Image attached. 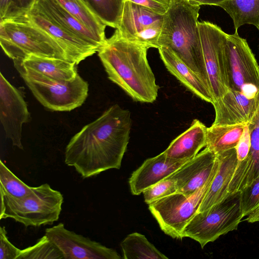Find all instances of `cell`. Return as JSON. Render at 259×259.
Wrapping results in <instances>:
<instances>
[{"mask_svg":"<svg viewBox=\"0 0 259 259\" xmlns=\"http://www.w3.org/2000/svg\"><path fill=\"white\" fill-rule=\"evenodd\" d=\"M131 126L130 111L112 105L71 138L65 148V163L83 178L119 169Z\"/></svg>","mask_w":259,"mask_h":259,"instance_id":"6da1fadb","label":"cell"},{"mask_svg":"<svg viewBox=\"0 0 259 259\" xmlns=\"http://www.w3.org/2000/svg\"><path fill=\"white\" fill-rule=\"evenodd\" d=\"M148 50L125 39L116 29L97 52L109 80L134 101L150 103L156 100L159 87L147 59Z\"/></svg>","mask_w":259,"mask_h":259,"instance_id":"7a4b0ae2","label":"cell"},{"mask_svg":"<svg viewBox=\"0 0 259 259\" xmlns=\"http://www.w3.org/2000/svg\"><path fill=\"white\" fill-rule=\"evenodd\" d=\"M200 9L188 0H171L158 45L172 50L209 88L198 26Z\"/></svg>","mask_w":259,"mask_h":259,"instance_id":"3957f363","label":"cell"},{"mask_svg":"<svg viewBox=\"0 0 259 259\" xmlns=\"http://www.w3.org/2000/svg\"><path fill=\"white\" fill-rule=\"evenodd\" d=\"M0 43L13 60L34 55L69 61L59 44L27 17L0 22Z\"/></svg>","mask_w":259,"mask_h":259,"instance_id":"277c9868","label":"cell"},{"mask_svg":"<svg viewBox=\"0 0 259 259\" xmlns=\"http://www.w3.org/2000/svg\"><path fill=\"white\" fill-rule=\"evenodd\" d=\"M1 192L0 219L11 218L25 227L52 225L62 210L63 196L47 183L33 187L27 196L18 198Z\"/></svg>","mask_w":259,"mask_h":259,"instance_id":"5b68a950","label":"cell"},{"mask_svg":"<svg viewBox=\"0 0 259 259\" xmlns=\"http://www.w3.org/2000/svg\"><path fill=\"white\" fill-rule=\"evenodd\" d=\"M14 65L37 100L54 111H70L81 106L89 92V83L79 74L71 80L50 78L26 69L18 60Z\"/></svg>","mask_w":259,"mask_h":259,"instance_id":"8992f818","label":"cell"},{"mask_svg":"<svg viewBox=\"0 0 259 259\" xmlns=\"http://www.w3.org/2000/svg\"><path fill=\"white\" fill-rule=\"evenodd\" d=\"M244 218L241 204V191L228 195L207 210L198 212L182 232V237L198 242L202 248L221 236L237 230Z\"/></svg>","mask_w":259,"mask_h":259,"instance_id":"52a82bcc","label":"cell"},{"mask_svg":"<svg viewBox=\"0 0 259 259\" xmlns=\"http://www.w3.org/2000/svg\"><path fill=\"white\" fill-rule=\"evenodd\" d=\"M229 91L259 100V65L246 39L235 30L225 46Z\"/></svg>","mask_w":259,"mask_h":259,"instance_id":"ba28073f","label":"cell"},{"mask_svg":"<svg viewBox=\"0 0 259 259\" xmlns=\"http://www.w3.org/2000/svg\"><path fill=\"white\" fill-rule=\"evenodd\" d=\"M217 171L203 187L190 195L176 192L148 204L149 210L165 234L182 239L183 231L198 212Z\"/></svg>","mask_w":259,"mask_h":259,"instance_id":"9c48e42d","label":"cell"},{"mask_svg":"<svg viewBox=\"0 0 259 259\" xmlns=\"http://www.w3.org/2000/svg\"><path fill=\"white\" fill-rule=\"evenodd\" d=\"M198 26L213 103L229 91L225 51L227 33L219 26L209 21L198 22Z\"/></svg>","mask_w":259,"mask_h":259,"instance_id":"30bf717a","label":"cell"},{"mask_svg":"<svg viewBox=\"0 0 259 259\" xmlns=\"http://www.w3.org/2000/svg\"><path fill=\"white\" fill-rule=\"evenodd\" d=\"M163 19V15L124 1L121 18L116 29L127 40L143 45L148 49H158V39Z\"/></svg>","mask_w":259,"mask_h":259,"instance_id":"8fae6325","label":"cell"},{"mask_svg":"<svg viewBox=\"0 0 259 259\" xmlns=\"http://www.w3.org/2000/svg\"><path fill=\"white\" fill-rule=\"evenodd\" d=\"M46 235L58 248L64 259H120L114 249L70 231L60 223L47 228Z\"/></svg>","mask_w":259,"mask_h":259,"instance_id":"7c38bea8","label":"cell"},{"mask_svg":"<svg viewBox=\"0 0 259 259\" xmlns=\"http://www.w3.org/2000/svg\"><path fill=\"white\" fill-rule=\"evenodd\" d=\"M30 119L27 105L19 90L0 73V120L6 137L13 145L23 149V124Z\"/></svg>","mask_w":259,"mask_h":259,"instance_id":"4fadbf2b","label":"cell"},{"mask_svg":"<svg viewBox=\"0 0 259 259\" xmlns=\"http://www.w3.org/2000/svg\"><path fill=\"white\" fill-rule=\"evenodd\" d=\"M27 18L50 35L63 49L69 60L77 65L98 52L97 48L66 29L39 9L36 4Z\"/></svg>","mask_w":259,"mask_h":259,"instance_id":"5bb4252c","label":"cell"},{"mask_svg":"<svg viewBox=\"0 0 259 259\" xmlns=\"http://www.w3.org/2000/svg\"><path fill=\"white\" fill-rule=\"evenodd\" d=\"M218 166L217 156L205 147L168 178L176 181L178 192L188 196L203 187L215 172Z\"/></svg>","mask_w":259,"mask_h":259,"instance_id":"9a60e30c","label":"cell"},{"mask_svg":"<svg viewBox=\"0 0 259 259\" xmlns=\"http://www.w3.org/2000/svg\"><path fill=\"white\" fill-rule=\"evenodd\" d=\"M190 160H176L168 157L162 152L145 160L129 179L133 195H138L146 189L176 171Z\"/></svg>","mask_w":259,"mask_h":259,"instance_id":"2e32d148","label":"cell"},{"mask_svg":"<svg viewBox=\"0 0 259 259\" xmlns=\"http://www.w3.org/2000/svg\"><path fill=\"white\" fill-rule=\"evenodd\" d=\"M251 146L246 158L237 164L228 187V193L241 191L259 176V104L247 123Z\"/></svg>","mask_w":259,"mask_h":259,"instance_id":"e0dca14e","label":"cell"},{"mask_svg":"<svg viewBox=\"0 0 259 259\" xmlns=\"http://www.w3.org/2000/svg\"><path fill=\"white\" fill-rule=\"evenodd\" d=\"M216 155L219 159L218 168L203 198L198 212L207 210L228 195L229 185L238 162L236 148Z\"/></svg>","mask_w":259,"mask_h":259,"instance_id":"ac0fdd59","label":"cell"},{"mask_svg":"<svg viewBox=\"0 0 259 259\" xmlns=\"http://www.w3.org/2000/svg\"><path fill=\"white\" fill-rule=\"evenodd\" d=\"M167 70L186 88L201 100L212 103V96L208 87L201 78L168 48L158 49Z\"/></svg>","mask_w":259,"mask_h":259,"instance_id":"d6986e66","label":"cell"},{"mask_svg":"<svg viewBox=\"0 0 259 259\" xmlns=\"http://www.w3.org/2000/svg\"><path fill=\"white\" fill-rule=\"evenodd\" d=\"M207 127L195 119L190 127L172 140L164 151L166 155L176 160H190L205 147Z\"/></svg>","mask_w":259,"mask_h":259,"instance_id":"ffe728a7","label":"cell"},{"mask_svg":"<svg viewBox=\"0 0 259 259\" xmlns=\"http://www.w3.org/2000/svg\"><path fill=\"white\" fill-rule=\"evenodd\" d=\"M36 5L47 15L75 36L98 49L106 41L87 28L56 0H37Z\"/></svg>","mask_w":259,"mask_h":259,"instance_id":"44dd1931","label":"cell"},{"mask_svg":"<svg viewBox=\"0 0 259 259\" xmlns=\"http://www.w3.org/2000/svg\"><path fill=\"white\" fill-rule=\"evenodd\" d=\"M18 60L26 69L56 79L71 80L78 74L77 64L66 60L30 55Z\"/></svg>","mask_w":259,"mask_h":259,"instance_id":"7402d4cb","label":"cell"},{"mask_svg":"<svg viewBox=\"0 0 259 259\" xmlns=\"http://www.w3.org/2000/svg\"><path fill=\"white\" fill-rule=\"evenodd\" d=\"M247 124L212 125L207 128L205 147L216 155L236 147Z\"/></svg>","mask_w":259,"mask_h":259,"instance_id":"603a6c76","label":"cell"},{"mask_svg":"<svg viewBox=\"0 0 259 259\" xmlns=\"http://www.w3.org/2000/svg\"><path fill=\"white\" fill-rule=\"evenodd\" d=\"M219 7L232 18L235 30L245 24L259 30V0H225Z\"/></svg>","mask_w":259,"mask_h":259,"instance_id":"cb8c5ba5","label":"cell"},{"mask_svg":"<svg viewBox=\"0 0 259 259\" xmlns=\"http://www.w3.org/2000/svg\"><path fill=\"white\" fill-rule=\"evenodd\" d=\"M124 259H166L164 254L150 242L145 235L135 232L120 243Z\"/></svg>","mask_w":259,"mask_h":259,"instance_id":"d4e9b609","label":"cell"},{"mask_svg":"<svg viewBox=\"0 0 259 259\" xmlns=\"http://www.w3.org/2000/svg\"><path fill=\"white\" fill-rule=\"evenodd\" d=\"M68 12L87 28L106 39V25L84 0H56Z\"/></svg>","mask_w":259,"mask_h":259,"instance_id":"484cf974","label":"cell"},{"mask_svg":"<svg viewBox=\"0 0 259 259\" xmlns=\"http://www.w3.org/2000/svg\"><path fill=\"white\" fill-rule=\"evenodd\" d=\"M106 26L117 28L119 24L124 0H84Z\"/></svg>","mask_w":259,"mask_h":259,"instance_id":"4316f807","label":"cell"},{"mask_svg":"<svg viewBox=\"0 0 259 259\" xmlns=\"http://www.w3.org/2000/svg\"><path fill=\"white\" fill-rule=\"evenodd\" d=\"M17 259H64L55 244L45 235L36 243L21 250Z\"/></svg>","mask_w":259,"mask_h":259,"instance_id":"83f0119b","label":"cell"},{"mask_svg":"<svg viewBox=\"0 0 259 259\" xmlns=\"http://www.w3.org/2000/svg\"><path fill=\"white\" fill-rule=\"evenodd\" d=\"M0 191L12 197L21 198L30 194L33 189L16 176L0 160Z\"/></svg>","mask_w":259,"mask_h":259,"instance_id":"f1b7e54d","label":"cell"},{"mask_svg":"<svg viewBox=\"0 0 259 259\" xmlns=\"http://www.w3.org/2000/svg\"><path fill=\"white\" fill-rule=\"evenodd\" d=\"M37 0H0V22L27 17Z\"/></svg>","mask_w":259,"mask_h":259,"instance_id":"f546056e","label":"cell"},{"mask_svg":"<svg viewBox=\"0 0 259 259\" xmlns=\"http://www.w3.org/2000/svg\"><path fill=\"white\" fill-rule=\"evenodd\" d=\"M176 192L178 189L176 181L168 177L150 186L143 193L145 203L149 204Z\"/></svg>","mask_w":259,"mask_h":259,"instance_id":"4dcf8cb0","label":"cell"},{"mask_svg":"<svg viewBox=\"0 0 259 259\" xmlns=\"http://www.w3.org/2000/svg\"><path fill=\"white\" fill-rule=\"evenodd\" d=\"M241 191L243 215L247 217L259 209V176Z\"/></svg>","mask_w":259,"mask_h":259,"instance_id":"1f68e13d","label":"cell"},{"mask_svg":"<svg viewBox=\"0 0 259 259\" xmlns=\"http://www.w3.org/2000/svg\"><path fill=\"white\" fill-rule=\"evenodd\" d=\"M21 249L14 246L8 239L5 226L0 228V259H17Z\"/></svg>","mask_w":259,"mask_h":259,"instance_id":"d6a6232c","label":"cell"},{"mask_svg":"<svg viewBox=\"0 0 259 259\" xmlns=\"http://www.w3.org/2000/svg\"><path fill=\"white\" fill-rule=\"evenodd\" d=\"M250 135L249 128L247 124L235 147L238 161L237 164L242 162L246 158L250 151Z\"/></svg>","mask_w":259,"mask_h":259,"instance_id":"836d02e7","label":"cell"},{"mask_svg":"<svg viewBox=\"0 0 259 259\" xmlns=\"http://www.w3.org/2000/svg\"><path fill=\"white\" fill-rule=\"evenodd\" d=\"M148 8L164 15L169 8L171 0H124Z\"/></svg>","mask_w":259,"mask_h":259,"instance_id":"e575fe53","label":"cell"},{"mask_svg":"<svg viewBox=\"0 0 259 259\" xmlns=\"http://www.w3.org/2000/svg\"><path fill=\"white\" fill-rule=\"evenodd\" d=\"M191 3L201 5H210L220 6L225 0H188Z\"/></svg>","mask_w":259,"mask_h":259,"instance_id":"d590c367","label":"cell"},{"mask_svg":"<svg viewBox=\"0 0 259 259\" xmlns=\"http://www.w3.org/2000/svg\"><path fill=\"white\" fill-rule=\"evenodd\" d=\"M245 221L251 223L259 222V209L249 214Z\"/></svg>","mask_w":259,"mask_h":259,"instance_id":"8d00e7d4","label":"cell"},{"mask_svg":"<svg viewBox=\"0 0 259 259\" xmlns=\"http://www.w3.org/2000/svg\"><path fill=\"white\" fill-rule=\"evenodd\" d=\"M258 49H259V43H258Z\"/></svg>","mask_w":259,"mask_h":259,"instance_id":"74e56055","label":"cell"}]
</instances>
